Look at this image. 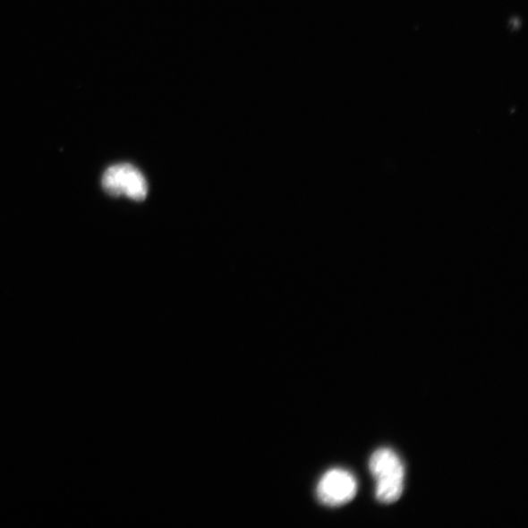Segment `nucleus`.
I'll return each mask as SVG.
<instances>
[{
    "label": "nucleus",
    "mask_w": 528,
    "mask_h": 528,
    "mask_svg": "<svg viewBox=\"0 0 528 528\" xmlns=\"http://www.w3.org/2000/svg\"><path fill=\"white\" fill-rule=\"evenodd\" d=\"M370 472L376 480V498L385 504L396 502L405 489V466L392 449L377 450L369 462Z\"/></svg>",
    "instance_id": "nucleus-1"
},
{
    "label": "nucleus",
    "mask_w": 528,
    "mask_h": 528,
    "mask_svg": "<svg viewBox=\"0 0 528 528\" xmlns=\"http://www.w3.org/2000/svg\"><path fill=\"white\" fill-rule=\"evenodd\" d=\"M356 493L357 481L354 475L343 469L327 472L317 485V498L326 506L345 505L351 502Z\"/></svg>",
    "instance_id": "nucleus-3"
},
{
    "label": "nucleus",
    "mask_w": 528,
    "mask_h": 528,
    "mask_svg": "<svg viewBox=\"0 0 528 528\" xmlns=\"http://www.w3.org/2000/svg\"><path fill=\"white\" fill-rule=\"evenodd\" d=\"M102 186L112 196H126L134 200H143L148 194L144 175L131 164L110 166L103 175Z\"/></svg>",
    "instance_id": "nucleus-2"
}]
</instances>
